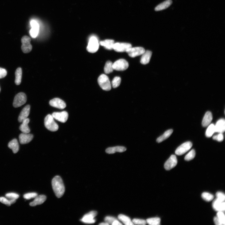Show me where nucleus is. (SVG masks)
<instances>
[{"label": "nucleus", "instance_id": "obj_1", "mask_svg": "<svg viewBox=\"0 0 225 225\" xmlns=\"http://www.w3.org/2000/svg\"><path fill=\"white\" fill-rule=\"evenodd\" d=\"M52 185L54 192L58 198L64 195L65 189L63 181L60 177L56 176L52 180Z\"/></svg>", "mask_w": 225, "mask_h": 225}, {"label": "nucleus", "instance_id": "obj_2", "mask_svg": "<svg viewBox=\"0 0 225 225\" xmlns=\"http://www.w3.org/2000/svg\"><path fill=\"white\" fill-rule=\"evenodd\" d=\"M44 123L46 128L51 131H56L59 129L58 125L55 122L51 115L49 114L46 116L45 119Z\"/></svg>", "mask_w": 225, "mask_h": 225}, {"label": "nucleus", "instance_id": "obj_3", "mask_svg": "<svg viewBox=\"0 0 225 225\" xmlns=\"http://www.w3.org/2000/svg\"><path fill=\"white\" fill-rule=\"evenodd\" d=\"M98 81L101 88L104 90L108 91L111 89V85L108 77L106 75L102 74L98 78Z\"/></svg>", "mask_w": 225, "mask_h": 225}, {"label": "nucleus", "instance_id": "obj_4", "mask_svg": "<svg viewBox=\"0 0 225 225\" xmlns=\"http://www.w3.org/2000/svg\"><path fill=\"white\" fill-rule=\"evenodd\" d=\"M26 101L27 96L24 93H19L14 98L13 106L15 108L20 107L24 104Z\"/></svg>", "mask_w": 225, "mask_h": 225}, {"label": "nucleus", "instance_id": "obj_5", "mask_svg": "<svg viewBox=\"0 0 225 225\" xmlns=\"http://www.w3.org/2000/svg\"><path fill=\"white\" fill-rule=\"evenodd\" d=\"M99 47V43L97 39L95 37H92L89 39L87 50L90 53H95L98 51Z\"/></svg>", "mask_w": 225, "mask_h": 225}, {"label": "nucleus", "instance_id": "obj_6", "mask_svg": "<svg viewBox=\"0 0 225 225\" xmlns=\"http://www.w3.org/2000/svg\"><path fill=\"white\" fill-rule=\"evenodd\" d=\"M129 66L128 62L124 59L117 60L113 65L114 69L119 71H124L128 68Z\"/></svg>", "mask_w": 225, "mask_h": 225}, {"label": "nucleus", "instance_id": "obj_7", "mask_svg": "<svg viewBox=\"0 0 225 225\" xmlns=\"http://www.w3.org/2000/svg\"><path fill=\"white\" fill-rule=\"evenodd\" d=\"M31 38L27 36H24L22 39V49L24 53H28L32 50V46L31 44Z\"/></svg>", "mask_w": 225, "mask_h": 225}, {"label": "nucleus", "instance_id": "obj_8", "mask_svg": "<svg viewBox=\"0 0 225 225\" xmlns=\"http://www.w3.org/2000/svg\"><path fill=\"white\" fill-rule=\"evenodd\" d=\"M97 215V212L96 211H91L89 213L84 215L80 221L86 224L94 223L96 221L94 218Z\"/></svg>", "mask_w": 225, "mask_h": 225}, {"label": "nucleus", "instance_id": "obj_9", "mask_svg": "<svg viewBox=\"0 0 225 225\" xmlns=\"http://www.w3.org/2000/svg\"><path fill=\"white\" fill-rule=\"evenodd\" d=\"M192 144L190 142H185L179 147L176 150V154L178 156H181L184 154L191 148Z\"/></svg>", "mask_w": 225, "mask_h": 225}, {"label": "nucleus", "instance_id": "obj_10", "mask_svg": "<svg viewBox=\"0 0 225 225\" xmlns=\"http://www.w3.org/2000/svg\"><path fill=\"white\" fill-rule=\"evenodd\" d=\"M145 51V49L142 47L131 48L126 52L130 57L134 58L142 55Z\"/></svg>", "mask_w": 225, "mask_h": 225}, {"label": "nucleus", "instance_id": "obj_11", "mask_svg": "<svg viewBox=\"0 0 225 225\" xmlns=\"http://www.w3.org/2000/svg\"><path fill=\"white\" fill-rule=\"evenodd\" d=\"M52 116L54 118L62 123L66 122L68 118V114L66 111L53 113Z\"/></svg>", "mask_w": 225, "mask_h": 225}, {"label": "nucleus", "instance_id": "obj_12", "mask_svg": "<svg viewBox=\"0 0 225 225\" xmlns=\"http://www.w3.org/2000/svg\"><path fill=\"white\" fill-rule=\"evenodd\" d=\"M131 47L132 45L129 43H114L113 49L118 52H126Z\"/></svg>", "mask_w": 225, "mask_h": 225}, {"label": "nucleus", "instance_id": "obj_13", "mask_svg": "<svg viewBox=\"0 0 225 225\" xmlns=\"http://www.w3.org/2000/svg\"><path fill=\"white\" fill-rule=\"evenodd\" d=\"M177 160L176 156L172 155L166 162L164 165V168L166 170H170L177 165Z\"/></svg>", "mask_w": 225, "mask_h": 225}, {"label": "nucleus", "instance_id": "obj_14", "mask_svg": "<svg viewBox=\"0 0 225 225\" xmlns=\"http://www.w3.org/2000/svg\"><path fill=\"white\" fill-rule=\"evenodd\" d=\"M51 106L60 109H65L66 107L65 102L58 98H55L51 100L50 103Z\"/></svg>", "mask_w": 225, "mask_h": 225}, {"label": "nucleus", "instance_id": "obj_15", "mask_svg": "<svg viewBox=\"0 0 225 225\" xmlns=\"http://www.w3.org/2000/svg\"><path fill=\"white\" fill-rule=\"evenodd\" d=\"M34 136L32 134L29 133H22L19 136L20 143L22 144H25L29 143L33 139Z\"/></svg>", "mask_w": 225, "mask_h": 225}, {"label": "nucleus", "instance_id": "obj_16", "mask_svg": "<svg viewBox=\"0 0 225 225\" xmlns=\"http://www.w3.org/2000/svg\"><path fill=\"white\" fill-rule=\"evenodd\" d=\"M32 28L30 33L32 38H36L37 37L39 33V26L36 21L33 20L31 22Z\"/></svg>", "mask_w": 225, "mask_h": 225}, {"label": "nucleus", "instance_id": "obj_17", "mask_svg": "<svg viewBox=\"0 0 225 225\" xmlns=\"http://www.w3.org/2000/svg\"><path fill=\"white\" fill-rule=\"evenodd\" d=\"M30 109L31 107L29 105H26L23 109L20 112L18 118L19 122H22L25 119L28 118L30 114Z\"/></svg>", "mask_w": 225, "mask_h": 225}, {"label": "nucleus", "instance_id": "obj_18", "mask_svg": "<svg viewBox=\"0 0 225 225\" xmlns=\"http://www.w3.org/2000/svg\"><path fill=\"white\" fill-rule=\"evenodd\" d=\"M212 206L214 209L218 212H224L225 210L224 201L222 202L216 199L213 201Z\"/></svg>", "mask_w": 225, "mask_h": 225}, {"label": "nucleus", "instance_id": "obj_19", "mask_svg": "<svg viewBox=\"0 0 225 225\" xmlns=\"http://www.w3.org/2000/svg\"><path fill=\"white\" fill-rule=\"evenodd\" d=\"M215 132L224 133L225 130V119L224 118L219 119L215 125Z\"/></svg>", "mask_w": 225, "mask_h": 225}, {"label": "nucleus", "instance_id": "obj_20", "mask_svg": "<svg viewBox=\"0 0 225 225\" xmlns=\"http://www.w3.org/2000/svg\"><path fill=\"white\" fill-rule=\"evenodd\" d=\"M34 200L30 203L31 206H35L43 203L46 200V197L44 195L37 196Z\"/></svg>", "mask_w": 225, "mask_h": 225}, {"label": "nucleus", "instance_id": "obj_21", "mask_svg": "<svg viewBox=\"0 0 225 225\" xmlns=\"http://www.w3.org/2000/svg\"><path fill=\"white\" fill-rule=\"evenodd\" d=\"M213 116L212 113L209 111L207 112L204 116L202 122V125L203 127H206L208 126L212 121Z\"/></svg>", "mask_w": 225, "mask_h": 225}, {"label": "nucleus", "instance_id": "obj_22", "mask_svg": "<svg viewBox=\"0 0 225 225\" xmlns=\"http://www.w3.org/2000/svg\"><path fill=\"white\" fill-rule=\"evenodd\" d=\"M152 52L150 51H147L144 52L142 54L141 59L140 62L143 65H146L149 63L151 56Z\"/></svg>", "mask_w": 225, "mask_h": 225}, {"label": "nucleus", "instance_id": "obj_23", "mask_svg": "<svg viewBox=\"0 0 225 225\" xmlns=\"http://www.w3.org/2000/svg\"><path fill=\"white\" fill-rule=\"evenodd\" d=\"M126 150L125 147L122 146H117L110 147L106 150V152L108 154H113L116 152H123Z\"/></svg>", "mask_w": 225, "mask_h": 225}, {"label": "nucleus", "instance_id": "obj_24", "mask_svg": "<svg viewBox=\"0 0 225 225\" xmlns=\"http://www.w3.org/2000/svg\"><path fill=\"white\" fill-rule=\"evenodd\" d=\"M30 121V119L27 118L22 122V124L19 126V129L22 133H29L30 132V130L28 125Z\"/></svg>", "mask_w": 225, "mask_h": 225}, {"label": "nucleus", "instance_id": "obj_25", "mask_svg": "<svg viewBox=\"0 0 225 225\" xmlns=\"http://www.w3.org/2000/svg\"><path fill=\"white\" fill-rule=\"evenodd\" d=\"M172 3L171 0H166L158 5L155 9L156 11H159L166 9L169 7Z\"/></svg>", "mask_w": 225, "mask_h": 225}, {"label": "nucleus", "instance_id": "obj_26", "mask_svg": "<svg viewBox=\"0 0 225 225\" xmlns=\"http://www.w3.org/2000/svg\"><path fill=\"white\" fill-rule=\"evenodd\" d=\"M8 146L14 153H17L19 150V143L17 140L16 139H13L9 143Z\"/></svg>", "mask_w": 225, "mask_h": 225}, {"label": "nucleus", "instance_id": "obj_27", "mask_svg": "<svg viewBox=\"0 0 225 225\" xmlns=\"http://www.w3.org/2000/svg\"><path fill=\"white\" fill-rule=\"evenodd\" d=\"M114 43V40L107 39L101 41L99 44L101 45L104 47L105 48L107 49V50H112L113 49V45Z\"/></svg>", "mask_w": 225, "mask_h": 225}, {"label": "nucleus", "instance_id": "obj_28", "mask_svg": "<svg viewBox=\"0 0 225 225\" xmlns=\"http://www.w3.org/2000/svg\"><path fill=\"white\" fill-rule=\"evenodd\" d=\"M118 219L121 221L124 224L126 225H133V222L131 221L130 218L125 215L120 214L118 215Z\"/></svg>", "mask_w": 225, "mask_h": 225}, {"label": "nucleus", "instance_id": "obj_29", "mask_svg": "<svg viewBox=\"0 0 225 225\" xmlns=\"http://www.w3.org/2000/svg\"><path fill=\"white\" fill-rule=\"evenodd\" d=\"M173 130H169L166 131L162 135L160 136L156 140V142L158 143H160L164 141L166 139L169 137L173 132Z\"/></svg>", "mask_w": 225, "mask_h": 225}, {"label": "nucleus", "instance_id": "obj_30", "mask_svg": "<svg viewBox=\"0 0 225 225\" xmlns=\"http://www.w3.org/2000/svg\"><path fill=\"white\" fill-rule=\"evenodd\" d=\"M15 83L17 85H19L22 82V68H19L17 69L15 72Z\"/></svg>", "mask_w": 225, "mask_h": 225}, {"label": "nucleus", "instance_id": "obj_31", "mask_svg": "<svg viewBox=\"0 0 225 225\" xmlns=\"http://www.w3.org/2000/svg\"><path fill=\"white\" fill-rule=\"evenodd\" d=\"M113 63L110 61H107L104 67V72L105 73L109 74L113 72L114 70L113 66Z\"/></svg>", "mask_w": 225, "mask_h": 225}, {"label": "nucleus", "instance_id": "obj_32", "mask_svg": "<svg viewBox=\"0 0 225 225\" xmlns=\"http://www.w3.org/2000/svg\"><path fill=\"white\" fill-rule=\"evenodd\" d=\"M215 132V125L213 124H211L207 129L206 133V136L207 137L210 138L212 136Z\"/></svg>", "mask_w": 225, "mask_h": 225}, {"label": "nucleus", "instance_id": "obj_33", "mask_svg": "<svg viewBox=\"0 0 225 225\" xmlns=\"http://www.w3.org/2000/svg\"><path fill=\"white\" fill-rule=\"evenodd\" d=\"M146 222L150 225H159L160 224V219L159 217L150 218L147 219Z\"/></svg>", "mask_w": 225, "mask_h": 225}, {"label": "nucleus", "instance_id": "obj_34", "mask_svg": "<svg viewBox=\"0 0 225 225\" xmlns=\"http://www.w3.org/2000/svg\"><path fill=\"white\" fill-rule=\"evenodd\" d=\"M216 216L221 225H224L225 224V216L224 212H218Z\"/></svg>", "mask_w": 225, "mask_h": 225}, {"label": "nucleus", "instance_id": "obj_35", "mask_svg": "<svg viewBox=\"0 0 225 225\" xmlns=\"http://www.w3.org/2000/svg\"><path fill=\"white\" fill-rule=\"evenodd\" d=\"M202 198L206 201L209 202L212 201L214 198L213 195L208 192H203L201 195Z\"/></svg>", "mask_w": 225, "mask_h": 225}, {"label": "nucleus", "instance_id": "obj_36", "mask_svg": "<svg viewBox=\"0 0 225 225\" xmlns=\"http://www.w3.org/2000/svg\"><path fill=\"white\" fill-rule=\"evenodd\" d=\"M121 82V79L120 77H116L112 81V86L114 88H116L120 85Z\"/></svg>", "mask_w": 225, "mask_h": 225}, {"label": "nucleus", "instance_id": "obj_37", "mask_svg": "<svg viewBox=\"0 0 225 225\" xmlns=\"http://www.w3.org/2000/svg\"><path fill=\"white\" fill-rule=\"evenodd\" d=\"M195 152L194 150H192L185 157V159L187 161H190L195 157Z\"/></svg>", "mask_w": 225, "mask_h": 225}, {"label": "nucleus", "instance_id": "obj_38", "mask_svg": "<svg viewBox=\"0 0 225 225\" xmlns=\"http://www.w3.org/2000/svg\"><path fill=\"white\" fill-rule=\"evenodd\" d=\"M37 195L38 194L36 193H28L24 195V197L25 199L28 200L36 198Z\"/></svg>", "mask_w": 225, "mask_h": 225}, {"label": "nucleus", "instance_id": "obj_39", "mask_svg": "<svg viewBox=\"0 0 225 225\" xmlns=\"http://www.w3.org/2000/svg\"><path fill=\"white\" fill-rule=\"evenodd\" d=\"M7 198L10 200H16L18 199L19 197L18 194L15 193H9L5 195Z\"/></svg>", "mask_w": 225, "mask_h": 225}, {"label": "nucleus", "instance_id": "obj_40", "mask_svg": "<svg viewBox=\"0 0 225 225\" xmlns=\"http://www.w3.org/2000/svg\"><path fill=\"white\" fill-rule=\"evenodd\" d=\"M133 224L136 225H146L147 224L146 221L145 220L138 219H134L132 220Z\"/></svg>", "mask_w": 225, "mask_h": 225}, {"label": "nucleus", "instance_id": "obj_41", "mask_svg": "<svg viewBox=\"0 0 225 225\" xmlns=\"http://www.w3.org/2000/svg\"><path fill=\"white\" fill-rule=\"evenodd\" d=\"M216 196L217 199L222 202L224 201L225 196L223 193L218 192L216 194Z\"/></svg>", "mask_w": 225, "mask_h": 225}, {"label": "nucleus", "instance_id": "obj_42", "mask_svg": "<svg viewBox=\"0 0 225 225\" xmlns=\"http://www.w3.org/2000/svg\"><path fill=\"white\" fill-rule=\"evenodd\" d=\"M117 220L116 218L112 216H107L105 217L104 221L105 222L109 224H112L115 221Z\"/></svg>", "mask_w": 225, "mask_h": 225}, {"label": "nucleus", "instance_id": "obj_43", "mask_svg": "<svg viewBox=\"0 0 225 225\" xmlns=\"http://www.w3.org/2000/svg\"><path fill=\"white\" fill-rule=\"evenodd\" d=\"M213 139L217 141L218 142H222L224 140V137L223 133H219V134L213 136Z\"/></svg>", "mask_w": 225, "mask_h": 225}, {"label": "nucleus", "instance_id": "obj_44", "mask_svg": "<svg viewBox=\"0 0 225 225\" xmlns=\"http://www.w3.org/2000/svg\"><path fill=\"white\" fill-rule=\"evenodd\" d=\"M0 202L8 206H10L11 205L10 200L7 199L6 198L4 197H0Z\"/></svg>", "mask_w": 225, "mask_h": 225}, {"label": "nucleus", "instance_id": "obj_45", "mask_svg": "<svg viewBox=\"0 0 225 225\" xmlns=\"http://www.w3.org/2000/svg\"><path fill=\"white\" fill-rule=\"evenodd\" d=\"M7 75V72L4 69L0 68V79L4 78Z\"/></svg>", "mask_w": 225, "mask_h": 225}, {"label": "nucleus", "instance_id": "obj_46", "mask_svg": "<svg viewBox=\"0 0 225 225\" xmlns=\"http://www.w3.org/2000/svg\"><path fill=\"white\" fill-rule=\"evenodd\" d=\"M214 221L215 224L216 225H221V224L218 220L217 216H215L214 218Z\"/></svg>", "mask_w": 225, "mask_h": 225}, {"label": "nucleus", "instance_id": "obj_47", "mask_svg": "<svg viewBox=\"0 0 225 225\" xmlns=\"http://www.w3.org/2000/svg\"><path fill=\"white\" fill-rule=\"evenodd\" d=\"M112 225H122V224L118 221L117 220L115 221L113 223H112Z\"/></svg>", "mask_w": 225, "mask_h": 225}, {"label": "nucleus", "instance_id": "obj_48", "mask_svg": "<svg viewBox=\"0 0 225 225\" xmlns=\"http://www.w3.org/2000/svg\"><path fill=\"white\" fill-rule=\"evenodd\" d=\"M100 225H109V224L107 222L101 223L99 224Z\"/></svg>", "mask_w": 225, "mask_h": 225}, {"label": "nucleus", "instance_id": "obj_49", "mask_svg": "<svg viewBox=\"0 0 225 225\" xmlns=\"http://www.w3.org/2000/svg\"><path fill=\"white\" fill-rule=\"evenodd\" d=\"M1 87H0V92H1Z\"/></svg>", "mask_w": 225, "mask_h": 225}]
</instances>
